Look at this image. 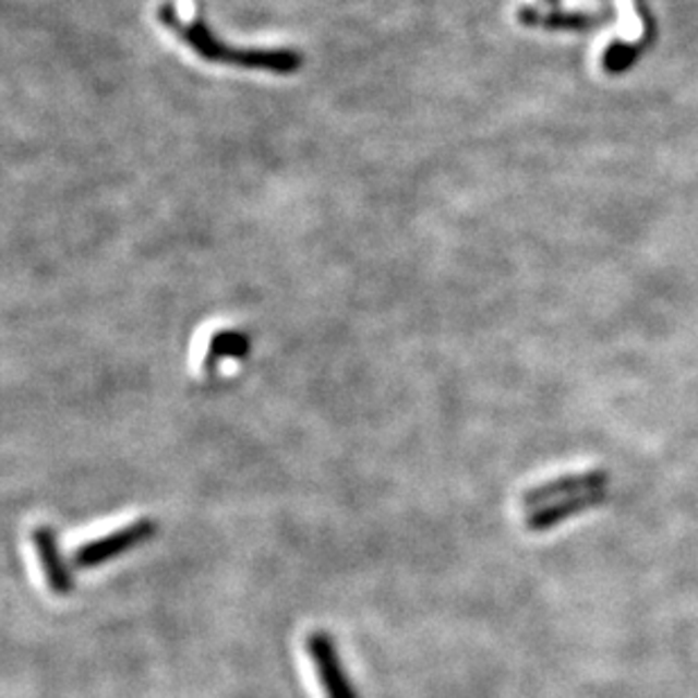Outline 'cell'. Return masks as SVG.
Instances as JSON below:
<instances>
[{"instance_id": "cell-1", "label": "cell", "mask_w": 698, "mask_h": 698, "mask_svg": "<svg viewBox=\"0 0 698 698\" xmlns=\"http://www.w3.org/2000/svg\"><path fill=\"white\" fill-rule=\"evenodd\" d=\"M158 21H161L174 37L183 41L197 57L221 63V67H238V69H256L267 73H297L303 63V57L294 50H269V48H236L215 37L204 23L202 16L193 21H181V16L172 10V5L158 8Z\"/></svg>"}, {"instance_id": "cell-2", "label": "cell", "mask_w": 698, "mask_h": 698, "mask_svg": "<svg viewBox=\"0 0 698 698\" xmlns=\"http://www.w3.org/2000/svg\"><path fill=\"white\" fill-rule=\"evenodd\" d=\"M156 531H158V525L154 518H141L132 525L120 527L111 533L95 538V541L80 545L73 554V563L80 569L100 567V565L118 558L120 554H127V552L136 550L139 545L147 543Z\"/></svg>"}, {"instance_id": "cell-3", "label": "cell", "mask_w": 698, "mask_h": 698, "mask_svg": "<svg viewBox=\"0 0 698 698\" xmlns=\"http://www.w3.org/2000/svg\"><path fill=\"white\" fill-rule=\"evenodd\" d=\"M305 651L312 658L316 678L322 683L326 698H358V691L341 667L335 640L326 630H314L305 640Z\"/></svg>"}, {"instance_id": "cell-4", "label": "cell", "mask_w": 698, "mask_h": 698, "mask_svg": "<svg viewBox=\"0 0 698 698\" xmlns=\"http://www.w3.org/2000/svg\"><path fill=\"white\" fill-rule=\"evenodd\" d=\"M29 538H32V545H35L37 556H39L48 588L57 597H69L75 590V579H73V573H71L67 558H63V554H61L55 529H50L48 525L35 527L32 529Z\"/></svg>"}, {"instance_id": "cell-5", "label": "cell", "mask_w": 698, "mask_h": 698, "mask_svg": "<svg viewBox=\"0 0 698 698\" xmlns=\"http://www.w3.org/2000/svg\"><path fill=\"white\" fill-rule=\"evenodd\" d=\"M244 339L240 335H229V337H217L210 344V351L206 356V369H210L215 362H219V358L225 356H242L244 353Z\"/></svg>"}]
</instances>
